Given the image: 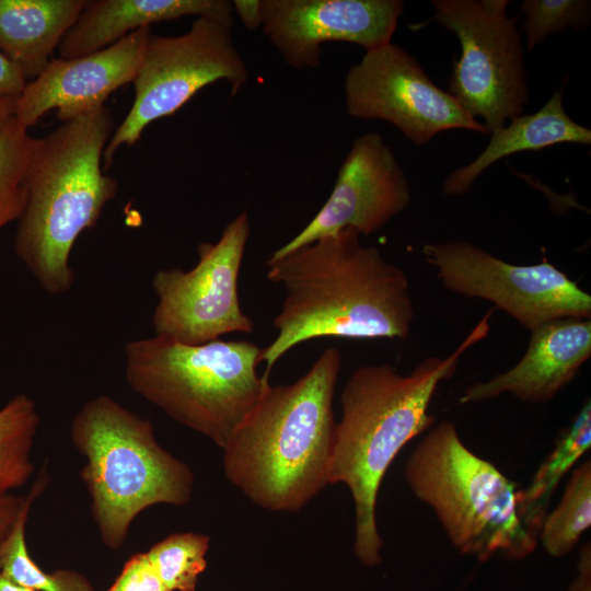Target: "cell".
I'll return each mask as SVG.
<instances>
[{
    "mask_svg": "<svg viewBox=\"0 0 591 591\" xmlns=\"http://www.w3.org/2000/svg\"><path fill=\"white\" fill-rule=\"evenodd\" d=\"M16 100L0 99V132L14 118Z\"/></svg>",
    "mask_w": 591,
    "mask_h": 591,
    "instance_id": "obj_32",
    "label": "cell"
},
{
    "mask_svg": "<svg viewBox=\"0 0 591 591\" xmlns=\"http://www.w3.org/2000/svg\"><path fill=\"white\" fill-rule=\"evenodd\" d=\"M70 439L85 459L80 475L101 541L112 551L125 544L143 510L192 500L190 467L159 443L150 419L113 397L84 402L71 420Z\"/></svg>",
    "mask_w": 591,
    "mask_h": 591,
    "instance_id": "obj_5",
    "label": "cell"
},
{
    "mask_svg": "<svg viewBox=\"0 0 591 591\" xmlns=\"http://www.w3.org/2000/svg\"><path fill=\"white\" fill-rule=\"evenodd\" d=\"M0 591H33L31 589L21 587L0 572Z\"/></svg>",
    "mask_w": 591,
    "mask_h": 591,
    "instance_id": "obj_33",
    "label": "cell"
},
{
    "mask_svg": "<svg viewBox=\"0 0 591 591\" xmlns=\"http://www.w3.org/2000/svg\"><path fill=\"white\" fill-rule=\"evenodd\" d=\"M486 148L468 164L450 173L442 184L445 195H463L490 165L511 154L572 142L591 143V131L572 120L565 111L563 89L557 90L534 114L519 115L491 130Z\"/></svg>",
    "mask_w": 591,
    "mask_h": 591,
    "instance_id": "obj_18",
    "label": "cell"
},
{
    "mask_svg": "<svg viewBox=\"0 0 591 591\" xmlns=\"http://www.w3.org/2000/svg\"><path fill=\"white\" fill-rule=\"evenodd\" d=\"M3 546V544H2ZM2 546H0V570H1V551H2Z\"/></svg>",
    "mask_w": 591,
    "mask_h": 591,
    "instance_id": "obj_34",
    "label": "cell"
},
{
    "mask_svg": "<svg viewBox=\"0 0 591 591\" xmlns=\"http://www.w3.org/2000/svg\"><path fill=\"white\" fill-rule=\"evenodd\" d=\"M250 231L243 211L225 225L218 242L198 246L192 269L157 270L151 282L158 298L151 320L154 335L198 345L230 333H253V320L243 312L237 291Z\"/></svg>",
    "mask_w": 591,
    "mask_h": 591,
    "instance_id": "obj_10",
    "label": "cell"
},
{
    "mask_svg": "<svg viewBox=\"0 0 591 591\" xmlns=\"http://www.w3.org/2000/svg\"><path fill=\"white\" fill-rule=\"evenodd\" d=\"M591 356L590 318L567 317L531 332L522 359L506 372L465 389L461 404L484 402L503 393L540 404L554 398Z\"/></svg>",
    "mask_w": 591,
    "mask_h": 591,
    "instance_id": "obj_16",
    "label": "cell"
},
{
    "mask_svg": "<svg viewBox=\"0 0 591 591\" xmlns=\"http://www.w3.org/2000/svg\"><path fill=\"white\" fill-rule=\"evenodd\" d=\"M86 0H0V50L26 80L51 60Z\"/></svg>",
    "mask_w": 591,
    "mask_h": 591,
    "instance_id": "obj_19",
    "label": "cell"
},
{
    "mask_svg": "<svg viewBox=\"0 0 591 591\" xmlns=\"http://www.w3.org/2000/svg\"><path fill=\"white\" fill-rule=\"evenodd\" d=\"M113 126L112 112L103 105L36 139L14 250L50 296L67 293L73 286V245L117 194V181L102 169Z\"/></svg>",
    "mask_w": 591,
    "mask_h": 591,
    "instance_id": "obj_4",
    "label": "cell"
},
{
    "mask_svg": "<svg viewBox=\"0 0 591 591\" xmlns=\"http://www.w3.org/2000/svg\"><path fill=\"white\" fill-rule=\"evenodd\" d=\"M260 355L248 340L188 345L153 335L125 346V379L140 397L222 449L270 385L257 373Z\"/></svg>",
    "mask_w": 591,
    "mask_h": 591,
    "instance_id": "obj_6",
    "label": "cell"
},
{
    "mask_svg": "<svg viewBox=\"0 0 591 591\" xmlns=\"http://www.w3.org/2000/svg\"><path fill=\"white\" fill-rule=\"evenodd\" d=\"M26 83L21 70L0 50V99L18 100Z\"/></svg>",
    "mask_w": 591,
    "mask_h": 591,
    "instance_id": "obj_28",
    "label": "cell"
},
{
    "mask_svg": "<svg viewBox=\"0 0 591 591\" xmlns=\"http://www.w3.org/2000/svg\"><path fill=\"white\" fill-rule=\"evenodd\" d=\"M345 100L351 117L385 120L416 146L449 129L487 134L482 123L431 81L412 55L392 42L366 51L350 67Z\"/></svg>",
    "mask_w": 591,
    "mask_h": 591,
    "instance_id": "obj_12",
    "label": "cell"
},
{
    "mask_svg": "<svg viewBox=\"0 0 591 591\" xmlns=\"http://www.w3.org/2000/svg\"><path fill=\"white\" fill-rule=\"evenodd\" d=\"M24 496L0 493V546L10 534L23 505Z\"/></svg>",
    "mask_w": 591,
    "mask_h": 591,
    "instance_id": "obj_29",
    "label": "cell"
},
{
    "mask_svg": "<svg viewBox=\"0 0 591 591\" xmlns=\"http://www.w3.org/2000/svg\"><path fill=\"white\" fill-rule=\"evenodd\" d=\"M268 40L294 69L317 68L322 44L346 42L366 51L391 43L401 0H260Z\"/></svg>",
    "mask_w": 591,
    "mask_h": 591,
    "instance_id": "obj_13",
    "label": "cell"
},
{
    "mask_svg": "<svg viewBox=\"0 0 591 591\" xmlns=\"http://www.w3.org/2000/svg\"><path fill=\"white\" fill-rule=\"evenodd\" d=\"M209 545L206 534L174 533L144 553L169 591H196L199 576L207 568Z\"/></svg>",
    "mask_w": 591,
    "mask_h": 591,
    "instance_id": "obj_24",
    "label": "cell"
},
{
    "mask_svg": "<svg viewBox=\"0 0 591 591\" xmlns=\"http://www.w3.org/2000/svg\"><path fill=\"white\" fill-rule=\"evenodd\" d=\"M150 35V26L141 27L95 53L53 58L26 83L15 102L14 118L28 130L51 109L66 121L103 106L115 90L134 81Z\"/></svg>",
    "mask_w": 591,
    "mask_h": 591,
    "instance_id": "obj_15",
    "label": "cell"
},
{
    "mask_svg": "<svg viewBox=\"0 0 591 591\" xmlns=\"http://www.w3.org/2000/svg\"><path fill=\"white\" fill-rule=\"evenodd\" d=\"M232 7L247 30L253 31L262 25L259 0H234Z\"/></svg>",
    "mask_w": 591,
    "mask_h": 591,
    "instance_id": "obj_31",
    "label": "cell"
},
{
    "mask_svg": "<svg viewBox=\"0 0 591 591\" xmlns=\"http://www.w3.org/2000/svg\"><path fill=\"white\" fill-rule=\"evenodd\" d=\"M567 591H591V547L589 543L580 548L577 575Z\"/></svg>",
    "mask_w": 591,
    "mask_h": 591,
    "instance_id": "obj_30",
    "label": "cell"
},
{
    "mask_svg": "<svg viewBox=\"0 0 591 591\" xmlns=\"http://www.w3.org/2000/svg\"><path fill=\"white\" fill-rule=\"evenodd\" d=\"M106 591H169L146 553L132 555Z\"/></svg>",
    "mask_w": 591,
    "mask_h": 591,
    "instance_id": "obj_27",
    "label": "cell"
},
{
    "mask_svg": "<svg viewBox=\"0 0 591 591\" xmlns=\"http://www.w3.org/2000/svg\"><path fill=\"white\" fill-rule=\"evenodd\" d=\"M433 18L457 37L461 56L448 93L489 134L523 114L529 101L521 35L508 0H431Z\"/></svg>",
    "mask_w": 591,
    "mask_h": 591,
    "instance_id": "obj_8",
    "label": "cell"
},
{
    "mask_svg": "<svg viewBox=\"0 0 591 591\" xmlns=\"http://www.w3.org/2000/svg\"><path fill=\"white\" fill-rule=\"evenodd\" d=\"M340 369L329 347L296 382L269 385L222 448L225 477L256 506L298 511L329 484Z\"/></svg>",
    "mask_w": 591,
    "mask_h": 591,
    "instance_id": "obj_3",
    "label": "cell"
},
{
    "mask_svg": "<svg viewBox=\"0 0 591 591\" xmlns=\"http://www.w3.org/2000/svg\"><path fill=\"white\" fill-rule=\"evenodd\" d=\"M36 139L15 118L0 132V231L22 211Z\"/></svg>",
    "mask_w": 591,
    "mask_h": 591,
    "instance_id": "obj_25",
    "label": "cell"
},
{
    "mask_svg": "<svg viewBox=\"0 0 591 591\" xmlns=\"http://www.w3.org/2000/svg\"><path fill=\"white\" fill-rule=\"evenodd\" d=\"M591 447V403L587 399L561 432L552 452L525 489H519L517 509L522 523L538 536L549 501L559 483Z\"/></svg>",
    "mask_w": 591,
    "mask_h": 591,
    "instance_id": "obj_20",
    "label": "cell"
},
{
    "mask_svg": "<svg viewBox=\"0 0 591 591\" xmlns=\"http://www.w3.org/2000/svg\"><path fill=\"white\" fill-rule=\"evenodd\" d=\"M267 278L286 292L274 318L277 336L262 348L268 379L275 363L299 344L317 338L405 339L415 316L404 270L352 228L289 252L273 253Z\"/></svg>",
    "mask_w": 591,
    "mask_h": 591,
    "instance_id": "obj_1",
    "label": "cell"
},
{
    "mask_svg": "<svg viewBox=\"0 0 591 591\" xmlns=\"http://www.w3.org/2000/svg\"><path fill=\"white\" fill-rule=\"evenodd\" d=\"M405 478L462 555L521 560L535 551L538 536L519 518L515 483L472 452L451 421L429 429L407 460Z\"/></svg>",
    "mask_w": 591,
    "mask_h": 591,
    "instance_id": "obj_7",
    "label": "cell"
},
{
    "mask_svg": "<svg viewBox=\"0 0 591 591\" xmlns=\"http://www.w3.org/2000/svg\"><path fill=\"white\" fill-rule=\"evenodd\" d=\"M247 79L230 28L219 22L197 18L182 35H150L132 81V105L104 150L105 169L121 146L135 144L149 124L174 114L204 86L225 80L234 96Z\"/></svg>",
    "mask_w": 591,
    "mask_h": 591,
    "instance_id": "obj_9",
    "label": "cell"
},
{
    "mask_svg": "<svg viewBox=\"0 0 591 591\" xmlns=\"http://www.w3.org/2000/svg\"><path fill=\"white\" fill-rule=\"evenodd\" d=\"M494 310L447 358L428 357L408 374L391 363L361 366L346 381L329 484L341 483L351 493L354 551L363 566L382 561L376 500L389 466L410 440L432 427L434 417L428 409L437 386L454 373L461 356L488 335Z\"/></svg>",
    "mask_w": 591,
    "mask_h": 591,
    "instance_id": "obj_2",
    "label": "cell"
},
{
    "mask_svg": "<svg viewBox=\"0 0 591 591\" xmlns=\"http://www.w3.org/2000/svg\"><path fill=\"white\" fill-rule=\"evenodd\" d=\"M525 16L523 28L526 33V48L532 50L553 33L568 27L575 30L587 26L591 15L589 0H525L520 7Z\"/></svg>",
    "mask_w": 591,
    "mask_h": 591,
    "instance_id": "obj_26",
    "label": "cell"
},
{
    "mask_svg": "<svg viewBox=\"0 0 591 591\" xmlns=\"http://www.w3.org/2000/svg\"><path fill=\"white\" fill-rule=\"evenodd\" d=\"M232 13L228 0H86L58 47L59 57L92 54L141 27L186 15L210 19L231 28Z\"/></svg>",
    "mask_w": 591,
    "mask_h": 591,
    "instance_id": "obj_17",
    "label": "cell"
},
{
    "mask_svg": "<svg viewBox=\"0 0 591 591\" xmlns=\"http://www.w3.org/2000/svg\"><path fill=\"white\" fill-rule=\"evenodd\" d=\"M39 425L36 404L26 394L13 396L0 408V493L24 486L33 475Z\"/></svg>",
    "mask_w": 591,
    "mask_h": 591,
    "instance_id": "obj_22",
    "label": "cell"
},
{
    "mask_svg": "<svg viewBox=\"0 0 591 591\" xmlns=\"http://www.w3.org/2000/svg\"><path fill=\"white\" fill-rule=\"evenodd\" d=\"M410 199L405 172L382 135L363 134L351 144L326 202L274 253L289 252L346 228L360 235L373 234L404 211Z\"/></svg>",
    "mask_w": 591,
    "mask_h": 591,
    "instance_id": "obj_14",
    "label": "cell"
},
{
    "mask_svg": "<svg viewBox=\"0 0 591 591\" xmlns=\"http://www.w3.org/2000/svg\"><path fill=\"white\" fill-rule=\"evenodd\" d=\"M422 254L445 289L490 301L530 332L552 321L591 316V296L546 260L513 265L466 241L426 244Z\"/></svg>",
    "mask_w": 591,
    "mask_h": 591,
    "instance_id": "obj_11",
    "label": "cell"
},
{
    "mask_svg": "<svg viewBox=\"0 0 591 591\" xmlns=\"http://www.w3.org/2000/svg\"><path fill=\"white\" fill-rule=\"evenodd\" d=\"M591 525V462L575 468L557 507L546 514L538 537L547 554L563 557Z\"/></svg>",
    "mask_w": 591,
    "mask_h": 591,
    "instance_id": "obj_23",
    "label": "cell"
},
{
    "mask_svg": "<svg viewBox=\"0 0 591 591\" xmlns=\"http://www.w3.org/2000/svg\"><path fill=\"white\" fill-rule=\"evenodd\" d=\"M46 465L35 479L15 523L3 543L0 572L12 582L33 591H95L91 582L71 569L43 570L32 558L26 545L25 529L33 502L48 484Z\"/></svg>",
    "mask_w": 591,
    "mask_h": 591,
    "instance_id": "obj_21",
    "label": "cell"
}]
</instances>
